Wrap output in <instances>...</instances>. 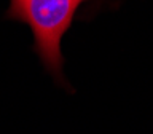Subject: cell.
<instances>
[{
	"label": "cell",
	"mask_w": 153,
	"mask_h": 134,
	"mask_svg": "<svg viewBox=\"0 0 153 134\" xmlns=\"http://www.w3.org/2000/svg\"><path fill=\"white\" fill-rule=\"evenodd\" d=\"M85 0H11L8 16L27 22L35 37V50L53 74L61 75V40L76 8Z\"/></svg>",
	"instance_id": "obj_1"
}]
</instances>
